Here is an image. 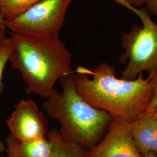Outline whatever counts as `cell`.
I'll return each instance as SVG.
<instances>
[{"mask_svg": "<svg viewBox=\"0 0 157 157\" xmlns=\"http://www.w3.org/2000/svg\"><path fill=\"white\" fill-rule=\"evenodd\" d=\"M73 80L78 94L91 105L129 123L146 112L152 97L151 84L143 74L134 80L118 78L115 67L106 62L93 71L78 67Z\"/></svg>", "mask_w": 157, "mask_h": 157, "instance_id": "obj_1", "label": "cell"}, {"mask_svg": "<svg viewBox=\"0 0 157 157\" xmlns=\"http://www.w3.org/2000/svg\"><path fill=\"white\" fill-rule=\"evenodd\" d=\"M11 35L9 62L21 75L26 93L47 98L58 80L74 72L72 54L60 39Z\"/></svg>", "mask_w": 157, "mask_h": 157, "instance_id": "obj_2", "label": "cell"}, {"mask_svg": "<svg viewBox=\"0 0 157 157\" xmlns=\"http://www.w3.org/2000/svg\"><path fill=\"white\" fill-rule=\"evenodd\" d=\"M73 76L74 72L59 79L62 91L54 89L43 107L59 123L61 132L89 150L105 135L112 117L84 100L76 89Z\"/></svg>", "mask_w": 157, "mask_h": 157, "instance_id": "obj_3", "label": "cell"}, {"mask_svg": "<svg viewBox=\"0 0 157 157\" xmlns=\"http://www.w3.org/2000/svg\"><path fill=\"white\" fill-rule=\"evenodd\" d=\"M139 17L142 26L133 25L121 37L124 52L119 58L126 64L121 71V78L134 80L144 72L150 74L157 69V24L149 13L141 8Z\"/></svg>", "mask_w": 157, "mask_h": 157, "instance_id": "obj_4", "label": "cell"}, {"mask_svg": "<svg viewBox=\"0 0 157 157\" xmlns=\"http://www.w3.org/2000/svg\"><path fill=\"white\" fill-rule=\"evenodd\" d=\"M72 0H42L19 16L6 21L13 33L59 40L67 8Z\"/></svg>", "mask_w": 157, "mask_h": 157, "instance_id": "obj_5", "label": "cell"}, {"mask_svg": "<svg viewBox=\"0 0 157 157\" xmlns=\"http://www.w3.org/2000/svg\"><path fill=\"white\" fill-rule=\"evenodd\" d=\"M12 138L17 143L48 137V123L43 112L30 99L22 100L6 120Z\"/></svg>", "mask_w": 157, "mask_h": 157, "instance_id": "obj_6", "label": "cell"}, {"mask_svg": "<svg viewBox=\"0 0 157 157\" xmlns=\"http://www.w3.org/2000/svg\"><path fill=\"white\" fill-rule=\"evenodd\" d=\"M127 121L112 117L100 141L87 150L84 157H143L132 139Z\"/></svg>", "mask_w": 157, "mask_h": 157, "instance_id": "obj_7", "label": "cell"}, {"mask_svg": "<svg viewBox=\"0 0 157 157\" xmlns=\"http://www.w3.org/2000/svg\"><path fill=\"white\" fill-rule=\"evenodd\" d=\"M128 129L142 155L152 152L157 156V118L145 112L135 122L129 123Z\"/></svg>", "mask_w": 157, "mask_h": 157, "instance_id": "obj_8", "label": "cell"}, {"mask_svg": "<svg viewBox=\"0 0 157 157\" xmlns=\"http://www.w3.org/2000/svg\"><path fill=\"white\" fill-rule=\"evenodd\" d=\"M48 138L52 146V157H84L87 151L56 128L49 130Z\"/></svg>", "mask_w": 157, "mask_h": 157, "instance_id": "obj_9", "label": "cell"}, {"mask_svg": "<svg viewBox=\"0 0 157 157\" xmlns=\"http://www.w3.org/2000/svg\"><path fill=\"white\" fill-rule=\"evenodd\" d=\"M20 157H52V146L48 137L17 143Z\"/></svg>", "mask_w": 157, "mask_h": 157, "instance_id": "obj_10", "label": "cell"}, {"mask_svg": "<svg viewBox=\"0 0 157 157\" xmlns=\"http://www.w3.org/2000/svg\"><path fill=\"white\" fill-rule=\"evenodd\" d=\"M42 0H0V18L5 22L19 16Z\"/></svg>", "mask_w": 157, "mask_h": 157, "instance_id": "obj_11", "label": "cell"}, {"mask_svg": "<svg viewBox=\"0 0 157 157\" xmlns=\"http://www.w3.org/2000/svg\"><path fill=\"white\" fill-rule=\"evenodd\" d=\"M11 50V38H6L0 44V94L4 88V83L2 82L4 70L6 63L9 62ZM4 151H6V147L0 139V154Z\"/></svg>", "mask_w": 157, "mask_h": 157, "instance_id": "obj_12", "label": "cell"}, {"mask_svg": "<svg viewBox=\"0 0 157 157\" xmlns=\"http://www.w3.org/2000/svg\"><path fill=\"white\" fill-rule=\"evenodd\" d=\"M147 78L151 84L153 91L151 100L146 111V112H150L157 108V69L149 74Z\"/></svg>", "mask_w": 157, "mask_h": 157, "instance_id": "obj_13", "label": "cell"}, {"mask_svg": "<svg viewBox=\"0 0 157 157\" xmlns=\"http://www.w3.org/2000/svg\"><path fill=\"white\" fill-rule=\"evenodd\" d=\"M120 4L124 6L129 10L134 12L139 16L140 13V9L137 8H142L146 5L147 0H113Z\"/></svg>", "mask_w": 157, "mask_h": 157, "instance_id": "obj_14", "label": "cell"}, {"mask_svg": "<svg viewBox=\"0 0 157 157\" xmlns=\"http://www.w3.org/2000/svg\"><path fill=\"white\" fill-rule=\"evenodd\" d=\"M146 6L148 13L157 18V0H147Z\"/></svg>", "mask_w": 157, "mask_h": 157, "instance_id": "obj_15", "label": "cell"}, {"mask_svg": "<svg viewBox=\"0 0 157 157\" xmlns=\"http://www.w3.org/2000/svg\"><path fill=\"white\" fill-rule=\"evenodd\" d=\"M6 26H0V44L6 39Z\"/></svg>", "mask_w": 157, "mask_h": 157, "instance_id": "obj_16", "label": "cell"}, {"mask_svg": "<svg viewBox=\"0 0 157 157\" xmlns=\"http://www.w3.org/2000/svg\"><path fill=\"white\" fill-rule=\"evenodd\" d=\"M146 113H148L151 114L152 116H154L155 118H157V108H155L154 109H153L151 112H146Z\"/></svg>", "mask_w": 157, "mask_h": 157, "instance_id": "obj_17", "label": "cell"}, {"mask_svg": "<svg viewBox=\"0 0 157 157\" xmlns=\"http://www.w3.org/2000/svg\"><path fill=\"white\" fill-rule=\"evenodd\" d=\"M143 157H157V156L156 155H155L154 153L150 152V153L147 154L146 155H143Z\"/></svg>", "mask_w": 157, "mask_h": 157, "instance_id": "obj_18", "label": "cell"}, {"mask_svg": "<svg viewBox=\"0 0 157 157\" xmlns=\"http://www.w3.org/2000/svg\"><path fill=\"white\" fill-rule=\"evenodd\" d=\"M0 26H6V22L0 18Z\"/></svg>", "mask_w": 157, "mask_h": 157, "instance_id": "obj_19", "label": "cell"}]
</instances>
